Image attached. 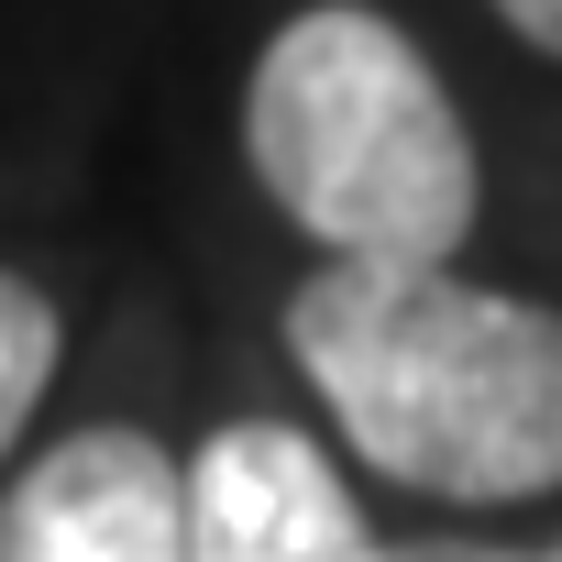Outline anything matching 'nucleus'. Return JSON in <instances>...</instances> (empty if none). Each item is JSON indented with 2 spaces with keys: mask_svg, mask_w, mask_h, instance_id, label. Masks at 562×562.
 Listing matches in <instances>:
<instances>
[{
  "mask_svg": "<svg viewBox=\"0 0 562 562\" xmlns=\"http://www.w3.org/2000/svg\"><path fill=\"white\" fill-rule=\"evenodd\" d=\"M288 353L353 463L441 507L562 485V310L452 265H321L288 299Z\"/></svg>",
  "mask_w": 562,
  "mask_h": 562,
  "instance_id": "obj_1",
  "label": "nucleus"
},
{
  "mask_svg": "<svg viewBox=\"0 0 562 562\" xmlns=\"http://www.w3.org/2000/svg\"><path fill=\"white\" fill-rule=\"evenodd\" d=\"M243 155L331 265H452L474 243V133L430 56L364 12L310 0L243 78Z\"/></svg>",
  "mask_w": 562,
  "mask_h": 562,
  "instance_id": "obj_2",
  "label": "nucleus"
},
{
  "mask_svg": "<svg viewBox=\"0 0 562 562\" xmlns=\"http://www.w3.org/2000/svg\"><path fill=\"white\" fill-rule=\"evenodd\" d=\"M0 562H188V463L155 430H67L0 474Z\"/></svg>",
  "mask_w": 562,
  "mask_h": 562,
  "instance_id": "obj_3",
  "label": "nucleus"
},
{
  "mask_svg": "<svg viewBox=\"0 0 562 562\" xmlns=\"http://www.w3.org/2000/svg\"><path fill=\"white\" fill-rule=\"evenodd\" d=\"M188 562H386V540L310 430L221 419L188 452Z\"/></svg>",
  "mask_w": 562,
  "mask_h": 562,
  "instance_id": "obj_4",
  "label": "nucleus"
},
{
  "mask_svg": "<svg viewBox=\"0 0 562 562\" xmlns=\"http://www.w3.org/2000/svg\"><path fill=\"white\" fill-rule=\"evenodd\" d=\"M56 353H67L56 299L34 288V276L0 265V474H12V452H23V430H34L45 386H56Z\"/></svg>",
  "mask_w": 562,
  "mask_h": 562,
  "instance_id": "obj_5",
  "label": "nucleus"
},
{
  "mask_svg": "<svg viewBox=\"0 0 562 562\" xmlns=\"http://www.w3.org/2000/svg\"><path fill=\"white\" fill-rule=\"evenodd\" d=\"M386 562H529V551H507V540H386Z\"/></svg>",
  "mask_w": 562,
  "mask_h": 562,
  "instance_id": "obj_6",
  "label": "nucleus"
},
{
  "mask_svg": "<svg viewBox=\"0 0 562 562\" xmlns=\"http://www.w3.org/2000/svg\"><path fill=\"white\" fill-rule=\"evenodd\" d=\"M496 23H507L518 45H540V56H562V0H496Z\"/></svg>",
  "mask_w": 562,
  "mask_h": 562,
  "instance_id": "obj_7",
  "label": "nucleus"
},
{
  "mask_svg": "<svg viewBox=\"0 0 562 562\" xmlns=\"http://www.w3.org/2000/svg\"><path fill=\"white\" fill-rule=\"evenodd\" d=\"M529 562H562V540H551V551H529Z\"/></svg>",
  "mask_w": 562,
  "mask_h": 562,
  "instance_id": "obj_8",
  "label": "nucleus"
}]
</instances>
